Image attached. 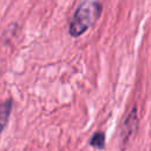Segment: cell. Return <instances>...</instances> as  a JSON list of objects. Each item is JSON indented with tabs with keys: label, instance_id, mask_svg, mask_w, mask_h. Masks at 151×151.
Returning <instances> with one entry per match:
<instances>
[{
	"label": "cell",
	"instance_id": "obj_1",
	"mask_svg": "<svg viewBox=\"0 0 151 151\" xmlns=\"http://www.w3.org/2000/svg\"><path fill=\"white\" fill-rule=\"evenodd\" d=\"M104 0H81L68 22L71 37H80L96 24L103 11Z\"/></svg>",
	"mask_w": 151,
	"mask_h": 151
},
{
	"label": "cell",
	"instance_id": "obj_4",
	"mask_svg": "<svg viewBox=\"0 0 151 151\" xmlns=\"http://www.w3.org/2000/svg\"><path fill=\"white\" fill-rule=\"evenodd\" d=\"M90 144H91V146H93L96 149H103L105 145V134L103 132H96L92 136Z\"/></svg>",
	"mask_w": 151,
	"mask_h": 151
},
{
	"label": "cell",
	"instance_id": "obj_3",
	"mask_svg": "<svg viewBox=\"0 0 151 151\" xmlns=\"http://www.w3.org/2000/svg\"><path fill=\"white\" fill-rule=\"evenodd\" d=\"M12 107H13V101L11 99H7L2 103H0V136L5 129V126L8 123L11 112H12Z\"/></svg>",
	"mask_w": 151,
	"mask_h": 151
},
{
	"label": "cell",
	"instance_id": "obj_2",
	"mask_svg": "<svg viewBox=\"0 0 151 151\" xmlns=\"http://www.w3.org/2000/svg\"><path fill=\"white\" fill-rule=\"evenodd\" d=\"M137 124H138V119H137V116H136V109L133 107L131 110V112L129 113V116L126 117V119L124 122V125H123V129H122V140L124 143L131 137L132 133H134Z\"/></svg>",
	"mask_w": 151,
	"mask_h": 151
}]
</instances>
